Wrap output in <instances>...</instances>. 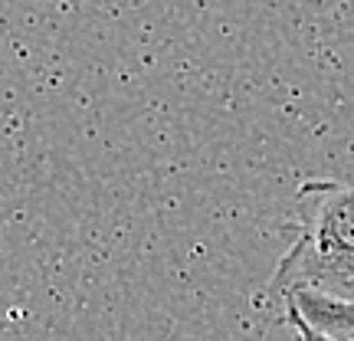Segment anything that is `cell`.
<instances>
[{"label":"cell","mask_w":354,"mask_h":341,"mask_svg":"<svg viewBox=\"0 0 354 341\" xmlns=\"http://www.w3.org/2000/svg\"><path fill=\"white\" fill-rule=\"evenodd\" d=\"M354 276V181L315 177L295 194L292 246L279 256L269 295L282 299L299 289L335 292Z\"/></svg>","instance_id":"6da1fadb"},{"label":"cell","mask_w":354,"mask_h":341,"mask_svg":"<svg viewBox=\"0 0 354 341\" xmlns=\"http://www.w3.org/2000/svg\"><path fill=\"white\" fill-rule=\"evenodd\" d=\"M286 322H289V329L299 335V341H354V335H325V331L312 329L308 322H302V318L292 315V312H286Z\"/></svg>","instance_id":"7a4b0ae2"},{"label":"cell","mask_w":354,"mask_h":341,"mask_svg":"<svg viewBox=\"0 0 354 341\" xmlns=\"http://www.w3.org/2000/svg\"><path fill=\"white\" fill-rule=\"evenodd\" d=\"M325 295H335V299H354V276L344 282V286H338L335 292H325Z\"/></svg>","instance_id":"3957f363"}]
</instances>
